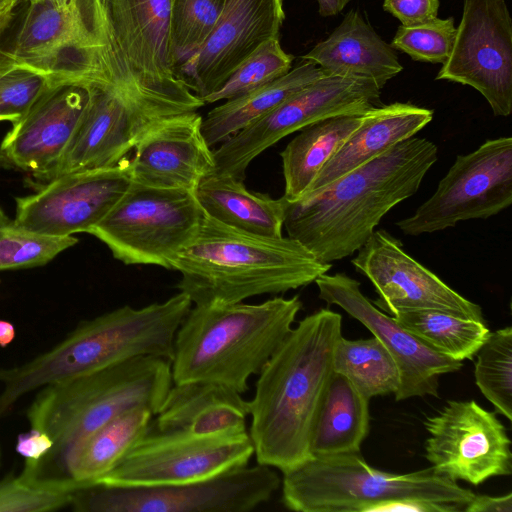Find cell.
Masks as SVG:
<instances>
[{"mask_svg":"<svg viewBox=\"0 0 512 512\" xmlns=\"http://www.w3.org/2000/svg\"><path fill=\"white\" fill-rule=\"evenodd\" d=\"M438 159L437 146L411 137L326 186L287 202L284 227L321 262L358 251L380 220L414 195Z\"/></svg>","mask_w":512,"mask_h":512,"instance_id":"cell-1","label":"cell"},{"mask_svg":"<svg viewBox=\"0 0 512 512\" xmlns=\"http://www.w3.org/2000/svg\"><path fill=\"white\" fill-rule=\"evenodd\" d=\"M341 337V315L320 309L292 328L264 365L247 401L257 463L284 473L311 457L312 429Z\"/></svg>","mask_w":512,"mask_h":512,"instance_id":"cell-2","label":"cell"},{"mask_svg":"<svg viewBox=\"0 0 512 512\" xmlns=\"http://www.w3.org/2000/svg\"><path fill=\"white\" fill-rule=\"evenodd\" d=\"M172 384L170 360L140 356L40 388L26 417L54 444L38 462H24L18 476L31 485L63 490V464L78 442L131 408L145 407L155 416Z\"/></svg>","mask_w":512,"mask_h":512,"instance_id":"cell-3","label":"cell"},{"mask_svg":"<svg viewBox=\"0 0 512 512\" xmlns=\"http://www.w3.org/2000/svg\"><path fill=\"white\" fill-rule=\"evenodd\" d=\"M331 266L288 236L248 233L204 213L197 235L171 270L181 274L177 288L192 304L224 305L307 286Z\"/></svg>","mask_w":512,"mask_h":512,"instance_id":"cell-4","label":"cell"},{"mask_svg":"<svg viewBox=\"0 0 512 512\" xmlns=\"http://www.w3.org/2000/svg\"><path fill=\"white\" fill-rule=\"evenodd\" d=\"M192 305L180 291L141 308L124 305L80 322L31 360L0 368V420L22 397L44 386L140 356L171 361L176 332Z\"/></svg>","mask_w":512,"mask_h":512,"instance_id":"cell-5","label":"cell"},{"mask_svg":"<svg viewBox=\"0 0 512 512\" xmlns=\"http://www.w3.org/2000/svg\"><path fill=\"white\" fill-rule=\"evenodd\" d=\"M301 308L297 295L191 307L175 335L173 383L209 382L246 393L250 376L260 373Z\"/></svg>","mask_w":512,"mask_h":512,"instance_id":"cell-6","label":"cell"},{"mask_svg":"<svg viewBox=\"0 0 512 512\" xmlns=\"http://www.w3.org/2000/svg\"><path fill=\"white\" fill-rule=\"evenodd\" d=\"M474 494L431 467L406 474L376 469L361 452L310 457L282 479L283 505L297 512H454Z\"/></svg>","mask_w":512,"mask_h":512,"instance_id":"cell-7","label":"cell"},{"mask_svg":"<svg viewBox=\"0 0 512 512\" xmlns=\"http://www.w3.org/2000/svg\"><path fill=\"white\" fill-rule=\"evenodd\" d=\"M97 81L197 111L205 103L173 73L169 0H99Z\"/></svg>","mask_w":512,"mask_h":512,"instance_id":"cell-8","label":"cell"},{"mask_svg":"<svg viewBox=\"0 0 512 512\" xmlns=\"http://www.w3.org/2000/svg\"><path fill=\"white\" fill-rule=\"evenodd\" d=\"M99 29V0L29 1L0 45V61L37 71L52 86L86 85L98 72Z\"/></svg>","mask_w":512,"mask_h":512,"instance_id":"cell-9","label":"cell"},{"mask_svg":"<svg viewBox=\"0 0 512 512\" xmlns=\"http://www.w3.org/2000/svg\"><path fill=\"white\" fill-rule=\"evenodd\" d=\"M203 216L192 191L132 182L88 233L126 265H156L171 270L176 257L197 235Z\"/></svg>","mask_w":512,"mask_h":512,"instance_id":"cell-10","label":"cell"},{"mask_svg":"<svg viewBox=\"0 0 512 512\" xmlns=\"http://www.w3.org/2000/svg\"><path fill=\"white\" fill-rule=\"evenodd\" d=\"M280 485L274 468L257 463L180 484L94 483L72 491L70 507L77 512H249L270 500Z\"/></svg>","mask_w":512,"mask_h":512,"instance_id":"cell-11","label":"cell"},{"mask_svg":"<svg viewBox=\"0 0 512 512\" xmlns=\"http://www.w3.org/2000/svg\"><path fill=\"white\" fill-rule=\"evenodd\" d=\"M254 446L247 428L209 435L149 428L96 483L117 486L180 484L248 465Z\"/></svg>","mask_w":512,"mask_h":512,"instance_id":"cell-12","label":"cell"},{"mask_svg":"<svg viewBox=\"0 0 512 512\" xmlns=\"http://www.w3.org/2000/svg\"><path fill=\"white\" fill-rule=\"evenodd\" d=\"M380 91L371 80L325 75L221 143L214 173L243 180L248 165L282 138L327 118L364 115L378 106Z\"/></svg>","mask_w":512,"mask_h":512,"instance_id":"cell-13","label":"cell"},{"mask_svg":"<svg viewBox=\"0 0 512 512\" xmlns=\"http://www.w3.org/2000/svg\"><path fill=\"white\" fill-rule=\"evenodd\" d=\"M512 204V138L486 140L458 155L434 194L396 225L409 236L454 227L460 221L487 219Z\"/></svg>","mask_w":512,"mask_h":512,"instance_id":"cell-14","label":"cell"},{"mask_svg":"<svg viewBox=\"0 0 512 512\" xmlns=\"http://www.w3.org/2000/svg\"><path fill=\"white\" fill-rule=\"evenodd\" d=\"M88 99L58 164L45 182L117 164L162 122L187 112L123 92L105 82L84 85Z\"/></svg>","mask_w":512,"mask_h":512,"instance_id":"cell-15","label":"cell"},{"mask_svg":"<svg viewBox=\"0 0 512 512\" xmlns=\"http://www.w3.org/2000/svg\"><path fill=\"white\" fill-rule=\"evenodd\" d=\"M436 80L470 86L495 116L512 111V19L505 0H463L451 53Z\"/></svg>","mask_w":512,"mask_h":512,"instance_id":"cell-16","label":"cell"},{"mask_svg":"<svg viewBox=\"0 0 512 512\" xmlns=\"http://www.w3.org/2000/svg\"><path fill=\"white\" fill-rule=\"evenodd\" d=\"M425 458L453 481L479 485L512 473L511 441L494 412L474 400H450L424 422Z\"/></svg>","mask_w":512,"mask_h":512,"instance_id":"cell-17","label":"cell"},{"mask_svg":"<svg viewBox=\"0 0 512 512\" xmlns=\"http://www.w3.org/2000/svg\"><path fill=\"white\" fill-rule=\"evenodd\" d=\"M132 183L130 159L59 176L36 192L17 197L15 220L47 236L88 233L118 202Z\"/></svg>","mask_w":512,"mask_h":512,"instance_id":"cell-18","label":"cell"},{"mask_svg":"<svg viewBox=\"0 0 512 512\" xmlns=\"http://www.w3.org/2000/svg\"><path fill=\"white\" fill-rule=\"evenodd\" d=\"M351 263L371 281L379 295L373 304L385 312L440 310L485 322L478 304L408 255L385 230H375Z\"/></svg>","mask_w":512,"mask_h":512,"instance_id":"cell-19","label":"cell"},{"mask_svg":"<svg viewBox=\"0 0 512 512\" xmlns=\"http://www.w3.org/2000/svg\"><path fill=\"white\" fill-rule=\"evenodd\" d=\"M319 298L335 304L362 323L395 359L400 384L397 401L412 397H438L439 377L459 370L462 362L433 350L406 330L393 316L380 311L361 292L360 283L343 273H324L314 281Z\"/></svg>","mask_w":512,"mask_h":512,"instance_id":"cell-20","label":"cell"},{"mask_svg":"<svg viewBox=\"0 0 512 512\" xmlns=\"http://www.w3.org/2000/svg\"><path fill=\"white\" fill-rule=\"evenodd\" d=\"M284 20L283 0H226L209 36L176 78L202 100L263 43L279 37Z\"/></svg>","mask_w":512,"mask_h":512,"instance_id":"cell-21","label":"cell"},{"mask_svg":"<svg viewBox=\"0 0 512 512\" xmlns=\"http://www.w3.org/2000/svg\"><path fill=\"white\" fill-rule=\"evenodd\" d=\"M87 99L84 85L51 86L12 123L0 147L17 169L45 182L61 159Z\"/></svg>","mask_w":512,"mask_h":512,"instance_id":"cell-22","label":"cell"},{"mask_svg":"<svg viewBox=\"0 0 512 512\" xmlns=\"http://www.w3.org/2000/svg\"><path fill=\"white\" fill-rule=\"evenodd\" d=\"M197 111L174 116L148 132L130 158L132 182L194 192L215 172L214 150L202 133Z\"/></svg>","mask_w":512,"mask_h":512,"instance_id":"cell-23","label":"cell"},{"mask_svg":"<svg viewBox=\"0 0 512 512\" xmlns=\"http://www.w3.org/2000/svg\"><path fill=\"white\" fill-rule=\"evenodd\" d=\"M301 59L315 63L326 75L371 80L379 89L403 70L395 49L358 10L348 11L332 33Z\"/></svg>","mask_w":512,"mask_h":512,"instance_id":"cell-24","label":"cell"},{"mask_svg":"<svg viewBox=\"0 0 512 512\" xmlns=\"http://www.w3.org/2000/svg\"><path fill=\"white\" fill-rule=\"evenodd\" d=\"M433 119V110L410 103L376 106L319 171L306 193L316 191L414 137ZM303 194V195H304Z\"/></svg>","mask_w":512,"mask_h":512,"instance_id":"cell-25","label":"cell"},{"mask_svg":"<svg viewBox=\"0 0 512 512\" xmlns=\"http://www.w3.org/2000/svg\"><path fill=\"white\" fill-rule=\"evenodd\" d=\"M248 402L242 394L209 382L173 383L151 428L195 435L247 428Z\"/></svg>","mask_w":512,"mask_h":512,"instance_id":"cell-26","label":"cell"},{"mask_svg":"<svg viewBox=\"0 0 512 512\" xmlns=\"http://www.w3.org/2000/svg\"><path fill=\"white\" fill-rule=\"evenodd\" d=\"M153 418L145 407L131 408L78 442L65 458L62 489L72 492L96 483L146 434Z\"/></svg>","mask_w":512,"mask_h":512,"instance_id":"cell-27","label":"cell"},{"mask_svg":"<svg viewBox=\"0 0 512 512\" xmlns=\"http://www.w3.org/2000/svg\"><path fill=\"white\" fill-rule=\"evenodd\" d=\"M194 194L204 213L225 225L261 236H283V197L249 191L242 179L217 173L203 178Z\"/></svg>","mask_w":512,"mask_h":512,"instance_id":"cell-28","label":"cell"},{"mask_svg":"<svg viewBox=\"0 0 512 512\" xmlns=\"http://www.w3.org/2000/svg\"><path fill=\"white\" fill-rule=\"evenodd\" d=\"M368 431L369 399L333 372L314 421L311 457L360 452Z\"/></svg>","mask_w":512,"mask_h":512,"instance_id":"cell-29","label":"cell"},{"mask_svg":"<svg viewBox=\"0 0 512 512\" xmlns=\"http://www.w3.org/2000/svg\"><path fill=\"white\" fill-rule=\"evenodd\" d=\"M325 75L315 63L303 60L282 77L226 100L203 118L201 128L205 140L211 147L225 142L238 131L270 113L287 98Z\"/></svg>","mask_w":512,"mask_h":512,"instance_id":"cell-30","label":"cell"},{"mask_svg":"<svg viewBox=\"0 0 512 512\" xmlns=\"http://www.w3.org/2000/svg\"><path fill=\"white\" fill-rule=\"evenodd\" d=\"M364 115H341L315 122L300 130L280 152L285 180L282 196L299 199L319 171L361 124Z\"/></svg>","mask_w":512,"mask_h":512,"instance_id":"cell-31","label":"cell"},{"mask_svg":"<svg viewBox=\"0 0 512 512\" xmlns=\"http://www.w3.org/2000/svg\"><path fill=\"white\" fill-rule=\"evenodd\" d=\"M392 316L427 346L461 362L472 359L490 333L486 322L440 310L400 311Z\"/></svg>","mask_w":512,"mask_h":512,"instance_id":"cell-32","label":"cell"},{"mask_svg":"<svg viewBox=\"0 0 512 512\" xmlns=\"http://www.w3.org/2000/svg\"><path fill=\"white\" fill-rule=\"evenodd\" d=\"M333 370L343 375L369 400L375 396L395 394L400 384L398 365L376 337L336 343Z\"/></svg>","mask_w":512,"mask_h":512,"instance_id":"cell-33","label":"cell"},{"mask_svg":"<svg viewBox=\"0 0 512 512\" xmlns=\"http://www.w3.org/2000/svg\"><path fill=\"white\" fill-rule=\"evenodd\" d=\"M475 383L495 410L512 420V328L490 332L475 354Z\"/></svg>","mask_w":512,"mask_h":512,"instance_id":"cell-34","label":"cell"},{"mask_svg":"<svg viewBox=\"0 0 512 512\" xmlns=\"http://www.w3.org/2000/svg\"><path fill=\"white\" fill-rule=\"evenodd\" d=\"M226 0H169L170 64L176 71L203 45Z\"/></svg>","mask_w":512,"mask_h":512,"instance_id":"cell-35","label":"cell"},{"mask_svg":"<svg viewBox=\"0 0 512 512\" xmlns=\"http://www.w3.org/2000/svg\"><path fill=\"white\" fill-rule=\"evenodd\" d=\"M77 242L74 236L55 237L33 232L0 208V271L44 266Z\"/></svg>","mask_w":512,"mask_h":512,"instance_id":"cell-36","label":"cell"},{"mask_svg":"<svg viewBox=\"0 0 512 512\" xmlns=\"http://www.w3.org/2000/svg\"><path fill=\"white\" fill-rule=\"evenodd\" d=\"M294 57L286 53L279 37L255 50L215 92L202 99L205 104L229 100L264 86L288 73Z\"/></svg>","mask_w":512,"mask_h":512,"instance_id":"cell-37","label":"cell"},{"mask_svg":"<svg viewBox=\"0 0 512 512\" xmlns=\"http://www.w3.org/2000/svg\"><path fill=\"white\" fill-rule=\"evenodd\" d=\"M455 33L453 17H435L416 25H400L390 45L414 61L443 64L451 53Z\"/></svg>","mask_w":512,"mask_h":512,"instance_id":"cell-38","label":"cell"},{"mask_svg":"<svg viewBox=\"0 0 512 512\" xmlns=\"http://www.w3.org/2000/svg\"><path fill=\"white\" fill-rule=\"evenodd\" d=\"M52 86L43 74L21 66L0 72V121L19 120Z\"/></svg>","mask_w":512,"mask_h":512,"instance_id":"cell-39","label":"cell"},{"mask_svg":"<svg viewBox=\"0 0 512 512\" xmlns=\"http://www.w3.org/2000/svg\"><path fill=\"white\" fill-rule=\"evenodd\" d=\"M71 492L31 485L18 475L0 480V512H48L70 506Z\"/></svg>","mask_w":512,"mask_h":512,"instance_id":"cell-40","label":"cell"},{"mask_svg":"<svg viewBox=\"0 0 512 512\" xmlns=\"http://www.w3.org/2000/svg\"><path fill=\"white\" fill-rule=\"evenodd\" d=\"M439 6V0H383V9L405 26L437 17Z\"/></svg>","mask_w":512,"mask_h":512,"instance_id":"cell-41","label":"cell"},{"mask_svg":"<svg viewBox=\"0 0 512 512\" xmlns=\"http://www.w3.org/2000/svg\"><path fill=\"white\" fill-rule=\"evenodd\" d=\"M52 438L44 431L31 428L17 436L15 451L24 458V462H38L53 447Z\"/></svg>","mask_w":512,"mask_h":512,"instance_id":"cell-42","label":"cell"},{"mask_svg":"<svg viewBox=\"0 0 512 512\" xmlns=\"http://www.w3.org/2000/svg\"><path fill=\"white\" fill-rule=\"evenodd\" d=\"M463 510L466 512H512V493L501 496L474 494Z\"/></svg>","mask_w":512,"mask_h":512,"instance_id":"cell-43","label":"cell"},{"mask_svg":"<svg viewBox=\"0 0 512 512\" xmlns=\"http://www.w3.org/2000/svg\"><path fill=\"white\" fill-rule=\"evenodd\" d=\"M351 0H317L318 12L322 17L339 14Z\"/></svg>","mask_w":512,"mask_h":512,"instance_id":"cell-44","label":"cell"},{"mask_svg":"<svg viewBox=\"0 0 512 512\" xmlns=\"http://www.w3.org/2000/svg\"><path fill=\"white\" fill-rule=\"evenodd\" d=\"M16 336L15 326L7 321L0 319V347H8Z\"/></svg>","mask_w":512,"mask_h":512,"instance_id":"cell-45","label":"cell"},{"mask_svg":"<svg viewBox=\"0 0 512 512\" xmlns=\"http://www.w3.org/2000/svg\"><path fill=\"white\" fill-rule=\"evenodd\" d=\"M17 15V8L9 12L1 21H0V45L3 43L7 35L9 34L15 17Z\"/></svg>","mask_w":512,"mask_h":512,"instance_id":"cell-46","label":"cell"},{"mask_svg":"<svg viewBox=\"0 0 512 512\" xmlns=\"http://www.w3.org/2000/svg\"><path fill=\"white\" fill-rule=\"evenodd\" d=\"M0 169L11 170L17 169L15 165L11 162L8 156L5 154L3 149L0 147Z\"/></svg>","mask_w":512,"mask_h":512,"instance_id":"cell-47","label":"cell"},{"mask_svg":"<svg viewBox=\"0 0 512 512\" xmlns=\"http://www.w3.org/2000/svg\"><path fill=\"white\" fill-rule=\"evenodd\" d=\"M25 0H0V9L19 6Z\"/></svg>","mask_w":512,"mask_h":512,"instance_id":"cell-48","label":"cell"},{"mask_svg":"<svg viewBox=\"0 0 512 512\" xmlns=\"http://www.w3.org/2000/svg\"><path fill=\"white\" fill-rule=\"evenodd\" d=\"M18 8V6L16 7H10V8H6V9H0V21L9 13L11 12L12 10Z\"/></svg>","mask_w":512,"mask_h":512,"instance_id":"cell-49","label":"cell"},{"mask_svg":"<svg viewBox=\"0 0 512 512\" xmlns=\"http://www.w3.org/2000/svg\"><path fill=\"white\" fill-rule=\"evenodd\" d=\"M0 462H1V449H0Z\"/></svg>","mask_w":512,"mask_h":512,"instance_id":"cell-50","label":"cell"},{"mask_svg":"<svg viewBox=\"0 0 512 512\" xmlns=\"http://www.w3.org/2000/svg\"><path fill=\"white\" fill-rule=\"evenodd\" d=\"M26 2L33 1V0H25Z\"/></svg>","mask_w":512,"mask_h":512,"instance_id":"cell-51","label":"cell"},{"mask_svg":"<svg viewBox=\"0 0 512 512\" xmlns=\"http://www.w3.org/2000/svg\"><path fill=\"white\" fill-rule=\"evenodd\" d=\"M0 283H1V280H0Z\"/></svg>","mask_w":512,"mask_h":512,"instance_id":"cell-52","label":"cell"}]
</instances>
